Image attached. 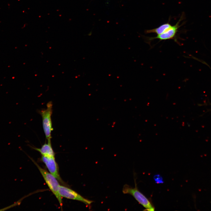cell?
<instances>
[{
	"label": "cell",
	"instance_id": "obj_4",
	"mask_svg": "<svg viewBox=\"0 0 211 211\" xmlns=\"http://www.w3.org/2000/svg\"><path fill=\"white\" fill-rule=\"evenodd\" d=\"M58 191L62 197L79 201L84 203L87 205H90L93 202L92 201L84 198L73 190L64 186L59 185Z\"/></svg>",
	"mask_w": 211,
	"mask_h": 211
},
{
	"label": "cell",
	"instance_id": "obj_1",
	"mask_svg": "<svg viewBox=\"0 0 211 211\" xmlns=\"http://www.w3.org/2000/svg\"><path fill=\"white\" fill-rule=\"evenodd\" d=\"M30 159L38 168L50 189L57 199L62 209V197L59 193L60 185L58 180L50 173L42 168L33 159L31 158Z\"/></svg>",
	"mask_w": 211,
	"mask_h": 211
},
{
	"label": "cell",
	"instance_id": "obj_8",
	"mask_svg": "<svg viewBox=\"0 0 211 211\" xmlns=\"http://www.w3.org/2000/svg\"><path fill=\"white\" fill-rule=\"evenodd\" d=\"M172 26L169 23H166L156 28L146 30L145 31V33L146 34L155 33L157 35H159L168 30Z\"/></svg>",
	"mask_w": 211,
	"mask_h": 211
},
{
	"label": "cell",
	"instance_id": "obj_2",
	"mask_svg": "<svg viewBox=\"0 0 211 211\" xmlns=\"http://www.w3.org/2000/svg\"><path fill=\"white\" fill-rule=\"evenodd\" d=\"M52 112V103L51 101L47 104V108L39 111L42 116L43 130L47 141H51V132L53 130L51 116Z\"/></svg>",
	"mask_w": 211,
	"mask_h": 211
},
{
	"label": "cell",
	"instance_id": "obj_9",
	"mask_svg": "<svg viewBox=\"0 0 211 211\" xmlns=\"http://www.w3.org/2000/svg\"><path fill=\"white\" fill-rule=\"evenodd\" d=\"M154 179L156 183H164L162 177L159 174L155 175L154 176Z\"/></svg>",
	"mask_w": 211,
	"mask_h": 211
},
{
	"label": "cell",
	"instance_id": "obj_7",
	"mask_svg": "<svg viewBox=\"0 0 211 211\" xmlns=\"http://www.w3.org/2000/svg\"><path fill=\"white\" fill-rule=\"evenodd\" d=\"M35 150L38 151L42 156L48 157H55V153L52 148L51 141H47L40 148L32 147Z\"/></svg>",
	"mask_w": 211,
	"mask_h": 211
},
{
	"label": "cell",
	"instance_id": "obj_5",
	"mask_svg": "<svg viewBox=\"0 0 211 211\" xmlns=\"http://www.w3.org/2000/svg\"><path fill=\"white\" fill-rule=\"evenodd\" d=\"M41 160L45 164L50 173L60 182L64 184L59 174L58 166L55 157H48L42 156Z\"/></svg>",
	"mask_w": 211,
	"mask_h": 211
},
{
	"label": "cell",
	"instance_id": "obj_6",
	"mask_svg": "<svg viewBox=\"0 0 211 211\" xmlns=\"http://www.w3.org/2000/svg\"><path fill=\"white\" fill-rule=\"evenodd\" d=\"M181 17L175 25H172L168 30L161 34L158 35L155 37H149V40H152L155 39H158L160 40H166L173 39L175 37L178 32V29L180 27L179 23L181 21Z\"/></svg>",
	"mask_w": 211,
	"mask_h": 211
},
{
	"label": "cell",
	"instance_id": "obj_3",
	"mask_svg": "<svg viewBox=\"0 0 211 211\" xmlns=\"http://www.w3.org/2000/svg\"><path fill=\"white\" fill-rule=\"evenodd\" d=\"M124 194L132 195L145 209V210L153 211L155 209L149 200L138 189L135 183V187L133 188L127 184L124 185L122 190Z\"/></svg>",
	"mask_w": 211,
	"mask_h": 211
}]
</instances>
